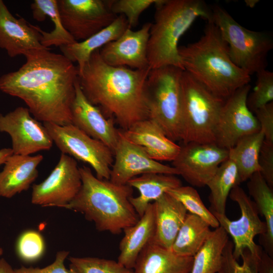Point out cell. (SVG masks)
Instances as JSON below:
<instances>
[{
	"label": "cell",
	"instance_id": "6da1fadb",
	"mask_svg": "<svg viewBox=\"0 0 273 273\" xmlns=\"http://www.w3.org/2000/svg\"><path fill=\"white\" fill-rule=\"evenodd\" d=\"M50 50L25 54L26 62L19 69L1 76L0 90L22 100L40 122L72 124L77 68L62 54Z\"/></svg>",
	"mask_w": 273,
	"mask_h": 273
},
{
	"label": "cell",
	"instance_id": "7a4b0ae2",
	"mask_svg": "<svg viewBox=\"0 0 273 273\" xmlns=\"http://www.w3.org/2000/svg\"><path fill=\"white\" fill-rule=\"evenodd\" d=\"M150 70L110 66L98 50L78 72V81L88 101L124 130L148 118L146 82Z\"/></svg>",
	"mask_w": 273,
	"mask_h": 273
},
{
	"label": "cell",
	"instance_id": "3957f363",
	"mask_svg": "<svg viewBox=\"0 0 273 273\" xmlns=\"http://www.w3.org/2000/svg\"><path fill=\"white\" fill-rule=\"evenodd\" d=\"M178 53L184 71L224 100L251 80L232 61L228 46L213 21L207 22L198 40L178 47Z\"/></svg>",
	"mask_w": 273,
	"mask_h": 273
},
{
	"label": "cell",
	"instance_id": "277c9868",
	"mask_svg": "<svg viewBox=\"0 0 273 273\" xmlns=\"http://www.w3.org/2000/svg\"><path fill=\"white\" fill-rule=\"evenodd\" d=\"M82 185L75 198L63 208L83 214L100 232L118 235L134 225L140 216L130 202L133 188L94 175L90 168L79 167Z\"/></svg>",
	"mask_w": 273,
	"mask_h": 273
},
{
	"label": "cell",
	"instance_id": "5b68a950",
	"mask_svg": "<svg viewBox=\"0 0 273 273\" xmlns=\"http://www.w3.org/2000/svg\"><path fill=\"white\" fill-rule=\"evenodd\" d=\"M155 6L147 48L149 68L173 66L184 70L179 40L197 18L212 21L211 7L202 0H158Z\"/></svg>",
	"mask_w": 273,
	"mask_h": 273
},
{
	"label": "cell",
	"instance_id": "8992f818",
	"mask_svg": "<svg viewBox=\"0 0 273 273\" xmlns=\"http://www.w3.org/2000/svg\"><path fill=\"white\" fill-rule=\"evenodd\" d=\"M181 140L183 144L214 143L216 125L225 100L186 71L181 81Z\"/></svg>",
	"mask_w": 273,
	"mask_h": 273
},
{
	"label": "cell",
	"instance_id": "52a82bcc",
	"mask_svg": "<svg viewBox=\"0 0 273 273\" xmlns=\"http://www.w3.org/2000/svg\"><path fill=\"white\" fill-rule=\"evenodd\" d=\"M183 71L173 66L150 69L146 82L148 118L174 142L181 140Z\"/></svg>",
	"mask_w": 273,
	"mask_h": 273
},
{
	"label": "cell",
	"instance_id": "ba28073f",
	"mask_svg": "<svg viewBox=\"0 0 273 273\" xmlns=\"http://www.w3.org/2000/svg\"><path fill=\"white\" fill-rule=\"evenodd\" d=\"M211 9L212 21L227 43L233 63L250 76L266 69L267 56L273 48L271 34L246 28L219 6Z\"/></svg>",
	"mask_w": 273,
	"mask_h": 273
},
{
	"label": "cell",
	"instance_id": "9c48e42d",
	"mask_svg": "<svg viewBox=\"0 0 273 273\" xmlns=\"http://www.w3.org/2000/svg\"><path fill=\"white\" fill-rule=\"evenodd\" d=\"M53 143L61 151L75 160L89 165L101 179L109 180L114 161L113 152L72 124L60 125L43 123Z\"/></svg>",
	"mask_w": 273,
	"mask_h": 273
},
{
	"label": "cell",
	"instance_id": "30bf717a",
	"mask_svg": "<svg viewBox=\"0 0 273 273\" xmlns=\"http://www.w3.org/2000/svg\"><path fill=\"white\" fill-rule=\"evenodd\" d=\"M229 196L238 204L240 209L241 216L239 219L231 220L226 214L211 212L218 221L219 226L232 237L234 257L238 260L245 249L248 250L253 255L260 257L262 250L255 243L254 238L257 235L262 237L265 234L266 226L265 222L259 217L253 201L239 185L235 186L231 190Z\"/></svg>",
	"mask_w": 273,
	"mask_h": 273
},
{
	"label": "cell",
	"instance_id": "8fae6325",
	"mask_svg": "<svg viewBox=\"0 0 273 273\" xmlns=\"http://www.w3.org/2000/svg\"><path fill=\"white\" fill-rule=\"evenodd\" d=\"M112 0H57L62 24L77 42L83 41L110 25L118 15Z\"/></svg>",
	"mask_w": 273,
	"mask_h": 273
},
{
	"label": "cell",
	"instance_id": "7c38bea8",
	"mask_svg": "<svg viewBox=\"0 0 273 273\" xmlns=\"http://www.w3.org/2000/svg\"><path fill=\"white\" fill-rule=\"evenodd\" d=\"M249 84L238 89L225 100L215 130L214 144L230 150L241 138L260 130V125L247 105Z\"/></svg>",
	"mask_w": 273,
	"mask_h": 273
},
{
	"label": "cell",
	"instance_id": "4fadbf2b",
	"mask_svg": "<svg viewBox=\"0 0 273 273\" xmlns=\"http://www.w3.org/2000/svg\"><path fill=\"white\" fill-rule=\"evenodd\" d=\"M82 185L79 167L71 156L61 153L49 175L32 187L31 203L43 207L63 208L77 195Z\"/></svg>",
	"mask_w": 273,
	"mask_h": 273
},
{
	"label": "cell",
	"instance_id": "5bb4252c",
	"mask_svg": "<svg viewBox=\"0 0 273 273\" xmlns=\"http://www.w3.org/2000/svg\"><path fill=\"white\" fill-rule=\"evenodd\" d=\"M229 158V150L214 143H189L180 146L172 166L193 186H206L219 166Z\"/></svg>",
	"mask_w": 273,
	"mask_h": 273
},
{
	"label": "cell",
	"instance_id": "9a60e30c",
	"mask_svg": "<svg viewBox=\"0 0 273 273\" xmlns=\"http://www.w3.org/2000/svg\"><path fill=\"white\" fill-rule=\"evenodd\" d=\"M0 131L10 136L14 154L27 156L49 150L54 143L43 124L27 107H18L0 114Z\"/></svg>",
	"mask_w": 273,
	"mask_h": 273
},
{
	"label": "cell",
	"instance_id": "2e32d148",
	"mask_svg": "<svg viewBox=\"0 0 273 273\" xmlns=\"http://www.w3.org/2000/svg\"><path fill=\"white\" fill-rule=\"evenodd\" d=\"M113 154L109 180L117 185H127L132 178L148 173L178 175L173 166L151 159L141 148L127 140L120 130Z\"/></svg>",
	"mask_w": 273,
	"mask_h": 273
},
{
	"label": "cell",
	"instance_id": "e0dca14e",
	"mask_svg": "<svg viewBox=\"0 0 273 273\" xmlns=\"http://www.w3.org/2000/svg\"><path fill=\"white\" fill-rule=\"evenodd\" d=\"M152 23H146L140 29L127 28L117 39L99 50L100 56L107 64L133 69L149 68L147 48Z\"/></svg>",
	"mask_w": 273,
	"mask_h": 273
},
{
	"label": "cell",
	"instance_id": "ac0fdd59",
	"mask_svg": "<svg viewBox=\"0 0 273 273\" xmlns=\"http://www.w3.org/2000/svg\"><path fill=\"white\" fill-rule=\"evenodd\" d=\"M72 124L89 136L99 140L113 152L117 145L119 130L114 120L107 117L97 106L90 103L82 93L78 81L71 108Z\"/></svg>",
	"mask_w": 273,
	"mask_h": 273
},
{
	"label": "cell",
	"instance_id": "d6986e66",
	"mask_svg": "<svg viewBox=\"0 0 273 273\" xmlns=\"http://www.w3.org/2000/svg\"><path fill=\"white\" fill-rule=\"evenodd\" d=\"M41 39L35 25L23 18H15L0 0V48L12 58L24 56L31 51L49 49L41 44Z\"/></svg>",
	"mask_w": 273,
	"mask_h": 273
},
{
	"label": "cell",
	"instance_id": "ffe728a7",
	"mask_svg": "<svg viewBox=\"0 0 273 273\" xmlns=\"http://www.w3.org/2000/svg\"><path fill=\"white\" fill-rule=\"evenodd\" d=\"M128 141L141 148L151 159L157 161H172L180 146L169 139L161 127L150 119L134 123L126 130H120Z\"/></svg>",
	"mask_w": 273,
	"mask_h": 273
},
{
	"label": "cell",
	"instance_id": "44dd1931",
	"mask_svg": "<svg viewBox=\"0 0 273 273\" xmlns=\"http://www.w3.org/2000/svg\"><path fill=\"white\" fill-rule=\"evenodd\" d=\"M43 159L41 154L10 156L0 172V196L11 198L27 190L37 177V167Z\"/></svg>",
	"mask_w": 273,
	"mask_h": 273
},
{
	"label": "cell",
	"instance_id": "7402d4cb",
	"mask_svg": "<svg viewBox=\"0 0 273 273\" xmlns=\"http://www.w3.org/2000/svg\"><path fill=\"white\" fill-rule=\"evenodd\" d=\"M153 204L156 228L154 236L150 242L171 250L188 211L179 201L167 193Z\"/></svg>",
	"mask_w": 273,
	"mask_h": 273
},
{
	"label": "cell",
	"instance_id": "603a6c76",
	"mask_svg": "<svg viewBox=\"0 0 273 273\" xmlns=\"http://www.w3.org/2000/svg\"><path fill=\"white\" fill-rule=\"evenodd\" d=\"M155 228L154 208L151 203L139 221L123 230L117 261L127 268L133 269L139 254L152 240Z\"/></svg>",
	"mask_w": 273,
	"mask_h": 273
},
{
	"label": "cell",
	"instance_id": "cb8c5ba5",
	"mask_svg": "<svg viewBox=\"0 0 273 273\" xmlns=\"http://www.w3.org/2000/svg\"><path fill=\"white\" fill-rule=\"evenodd\" d=\"M193 260L149 242L139 254L133 273H190Z\"/></svg>",
	"mask_w": 273,
	"mask_h": 273
},
{
	"label": "cell",
	"instance_id": "d4e9b609",
	"mask_svg": "<svg viewBox=\"0 0 273 273\" xmlns=\"http://www.w3.org/2000/svg\"><path fill=\"white\" fill-rule=\"evenodd\" d=\"M127 28L126 18L122 15H118L110 25L87 39L59 48L67 59L73 63H77L78 72H80L93 52L117 39Z\"/></svg>",
	"mask_w": 273,
	"mask_h": 273
},
{
	"label": "cell",
	"instance_id": "484cf974",
	"mask_svg": "<svg viewBox=\"0 0 273 273\" xmlns=\"http://www.w3.org/2000/svg\"><path fill=\"white\" fill-rule=\"evenodd\" d=\"M127 185L137 189L139 195L131 197L129 201L141 217L149 204L159 199L167 191L182 186L180 180L175 175L148 173L129 180Z\"/></svg>",
	"mask_w": 273,
	"mask_h": 273
},
{
	"label": "cell",
	"instance_id": "4316f807",
	"mask_svg": "<svg viewBox=\"0 0 273 273\" xmlns=\"http://www.w3.org/2000/svg\"><path fill=\"white\" fill-rule=\"evenodd\" d=\"M264 141V134L260 130L243 137L229 150V158L237 166L240 184L248 180L253 173L260 172L259 156Z\"/></svg>",
	"mask_w": 273,
	"mask_h": 273
},
{
	"label": "cell",
	"instance_id": "83f0119b",
	"mask_svg": "<svg viewBox=\"0 0 273 273\" xmlns=\"http://www.w3.org/2000/svg\"><path fill=\"white\" fill-rule=\"evenodd\" d=\"M30 8L33 19L42 22L49 17L54 25V29L50 32L43 31L35 25L41 35L40 42L43 47L47 48L52 46L60 47L77 42L62 24L57 0H34Z\"/></svg>",
	"mask_w": 273,
	"mask_h": 273
},
{
	"label": "cell",
	"instance_id": "f1b7e54d",
	"mask_svg": "<svg viewBox=\"0 0 273 273\" xmlns=\"http://www.w3.org/2000/svg\"><path fill=\"white\" fill-rule=\"evenodd\" d=\"M247 187L250 195L258 210L265 219V234L262 236L265 252L273 256V191L260 172L253 173L248 179Z\"/></svg>",
	"mask_w": 273,
	"mask_h": 273
},
{
	"label": "cell",
	"instance_id": "f546056e",
	"mask_svg": "<svg viewBox=\"0 0 273 273\" xmlns=\"http://www.w3.org/2000/svg\"><path fill=\"white\" fill-rule=\"evenodd\" d=\"M210 227L200 217L188 213L173 242L171 250L179 256L194 257L211 233Z\"/></svg>",
	"mask_w": 273,
	"mask_h": 273
},
{
	"label": "cell",
	"instance_id": "4dcf8cb0",
	"mask_svg": "<svg viewBox=\"0 0 273 273\" xmlns=\"http://www.w3.org/2000/svg\"><path fill=\"white\" fill-rule=\"evenodd\" d=\"M229 240L228 234L221 226L211 231L203 246L193 257L190 273H218L223 252Z\"/></svg>",
	"mask_w": 273,
	"mask_h": 273
},
{
	"label": "cell",
	"instance_id": "1f68e13d",
	"mask_svg": "<svg viewBox=\"0 0 273 273\" xmlns=\"http://www.w3.org/2000/svg\"><path fill=\"white\" fill-rule=\"evenodd\" d=\"M235 163L228 158L218 167L206 186L210 191V211L225 214L226 201L231 190L239 185Z\"/></svg>",
	"mask_w": 273,
	"mask_h": 273
},
{
	"label": "cell",
	"instance_id": "d6a6232c",
	"mask_svg": "<svg viewBox=\"0 0 273 273\" xmlns=\"http://www.w3.org/2000/svg\"><path fill=\"white\" fill-rule=\"evenodd\" d=\"M166 193L179 201L190 213L200 217L210 227L216 229L219 226L216 217L206 208L199 193L193 187L180 186Z\"/></svg>",
	"mask_w": 273,
	"mask_h": 273
},
{
	"label": "cell",
	"instance_id": "836d02e7",
	"mask_svg": "<svg viewBox=\"0 0 273 273\" xmlns=\"http://www.w3.org/2000/svg\"><path fill=\"white\" fill-rule=\"evenodd\" d=\"M70 266L77 273H133L113 260L92 257H70Z\"/></svg>",
	"mask_w": 273,
	"mask_h": 273
},
{
	"label": "cell",
	"instance_id": "e575fe53",
	"mask_svg": "<svg viewBox=\"0 0 273 273\" xmlns=\"http://www.w3.org/2000/svg\"><path fill=\"white\" fill-rule=\"evenodd\" d=\"M233 243L230 240L223 250L221 264L218 273H257L260 257L251 254L245 249L241 255L242 264H240L234 257Z\"/></svg>",
	"mask_w": 273,
	"mask_h": 273
},
{
	"label": "cell",
	"instance_id": "d590c367",
	"mask_svg": "<svg viewBox=\"0 0 273 273\" xmlns=\"http://www.w3.org/2000/svg\"><path fill=\"white\" fill-rule=\"evenodd\" d=\"M256 75V85L247 99V106L252 112L273 101V72L266 69Z\"/></svg>",
	"mask_w": 273,
	"mask_h": 273
},
{
	"label": "cell",
	"instance_id": "8d00e7d4",
	"mask_svg": "<svg viewBox=\"0 0 273 273\" xmlns=\"http://www.w3.org/2000/svg\"><path fill=\"white\" fill-rule=\"evenodd\" d=\"M44 242L38 232L29 230L19 237L16 251L19 257L26 261H34L40 258L44 251Z\"/></svg>",
	"mask_w": 273,
	"mask_h": 273
},
{
	"label": "cell",
	"instance_id": "74e56055",
	"mask_svg": "<svg viewBox=\"0 0 273 273\" xmlns=\"http://www.w3.org/2000/svg\"><path fill=\"white\" fill-rule=\"evenodd\" d=\"M158 2V0H112L111 9L116 15H123L128 27L131 29L138 24L141 14Z\"/></svg>",
	"mask_w": 273,
	"mask_h": 273
},
{
	"label": "cell",
	"instance_id": "f35d334b",
	"mask_svg": "<svg viewBox=\"0 0 273 273\" xmlns=\"http://www.w3.org/2000/svg\"><path fill=\"white\" fill-rule=\"evenodd\" d=\"M69 253L67 251H59L56 254L55 260L51 264L43 268L22 266L15 269L16 273H77L72 267L67 269L65 266L64 261Z\"/></svg>",
	"mask_w": 273,
	"mask_h": 273
},
{
	"label": "cell",
	"instance_id": "ab89813d",
	"mask_svg": "<svg viewBox=\"0 0 273 273\" xmlns=\"http://www.w3.org/2000/svg\"><path fill=\"white\" fill-rule=\"evenodd\" d=\"M260 173L268 185L273 189V144L264 141L259 156Z\"/></svg>",
	"mask_w": 273,
	"mask_h": 273
},
{
	"label": "cell",
	"instance_id": "60d3db41",
	"mask_svg": "<svg viewBox=\"0 0 273 273\" xmlns=\"http://www.w3.org/2000/svg\"><path fill=\"white\" fill-rule=\"evenodd\" d=\"M265 142L273 144V102L254 111Z\"/></svg>",
	"mask_w": 273,
	"mask_h": 273
},
{
	"label": "cell",
	"instance_id": "b9f144b4",
	"mask_svg": "<svg viewBox=\"0 0 273 273\" xmlns=\"http://www.w3.org/2000/svg\"><path fill=\"white\" fill-rule=\"evenodd\" d=\"M257 273H273V259L265 251H262Z\"/></svg>",
	"mask_w": 273,
	"mask_h": 273
},
{
	"label": "cell",
	"instance_id": "7bdbcfd3",
	"mask_svg": "<svg viewBox=\"0 0 273 273\" xmlns=\"http://www.w3.org/2000/svg\"><path fill=\"white\" fill-rule=\"evenodd\" d=\"M0 273H16L15 270L4 258L0 259Z\"/></svg>",
	"mask_w": 273,
	"mask_h": 273
},
{
	"label": "cell",
	"instance_id": "ee69618b",
	"mask_svg": "<svg viewBox=\"0 0 273 273\" xmlns=\"http://www.w3.org/2000/svg\"><path fill=\"white\" fill-rule=\"evenodd\" d=\"M13 154L12 148H3L0 150V165L4 164L10 156Z\"/></svg>",
	"mask_w": 273,
	"mask_h": 273
},
{
	"label": "cell",
	"instance_id": "f6af8a7d",
	"mask_svg": "<svg viewBox=\"0 0 273 273\" xmlns=\"http://www.w3.org/2000/svg\"><path fill=\"white\" fill-rule=\"evenodd\" d=\"M258 2V1L256 0H247L245 1V3L247 6L252 8L254 7Z\"/></svg>",
	"mask_w": 273,
	"mask_h": 273
},
{
	"label": "cell",
	"instance_id": "bcb514c9",
	"mask_svg": "<svg viewBox=\"0 0 273 273\" xmlns=\"http://www.w3.org/2000/svg\"><path fill=\"white\" fill-rule=\"evenodd\" d=\"M3 248L0 246V256L3 254Z\"/></svg>",
	"mask_w": 273,
	"mask_h": 273
}]
</instances>
